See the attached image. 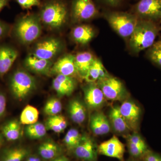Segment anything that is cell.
Instances as JSON below:
<instances>
[{
  "label": "cell",
  "instance_id": "7bdbcfd3",
  "mask_svg": "<svg viewBox=\"0 0 161 161\" xmlns=\"http://www.w3.org/2000/svg\"><path fill=\"white\" fill-rule=\"evenodd\" d=\"M3 143H4V139H3V136L2 134H0V150L3 147Z\"/></svg>",
  "mask_w": 161,
  "mask_h": 161
},
{
  "label": "cell",
  "instance_id": "f35d334b",
  "mask_svg": "<svg viewBox=\"0 0 161 161\" xmlns=\"http://www.w3.org/2000/svg\"><path fill=\"white\" fill-rule=\"evenodd\" d=\"M8 27L6 24L0 22V38L4 36L7 31Z\"/></svg>",
  "mask_w": 161,
  "mask_h": 161
},
{
  "label": "cell",
  "instance_id": "e0dca14e",
  "mask_svg": "<svg viewBox=\"0 0 161 161\" xmlns=\"http://www.w3.org/2000/svg\"><path fill=\"white\" fill-rule=\"evenodd\" d=\"M90 126L92 132L96 136L105 135L111 130L109 120L102 112L92 114L90 119Z\"/></svg>",
  "mask_w": 161,
  "mask_h": 161
},
{
  "label": "cell",
  "instance_id": "cb8c5ba5",
  "mask_svg": "<svg viewBox=\"0 0 161 161\" xmlns=\"http://www.w3.org/2000/svg\"><path fill=\"white\" fill-rule=\"evenodd\" d=\"M30 150L22 147L7 148L0 154V161H23L29 155Z\"/></svg>",
  "mask_w": 161,
  "mask_h": 161
},
{
  "label": "cell",
  "instance_id": "b9f144b4",
  "mask_svg": "<svg viewBox=\"0 0 161 161\" xmlns=\"http://www.w3.org/2000/svg\"><path fill=\"white\" fill-rule=\"evenodd\" d=\"M25 161H41V160L38 157L31 156L27 158Z\"/></svg>",
  "mask_w": 161,
  "mask_h": 161
},
{
  "label": "cell",
  "instance_id": "8fae6325",
  "mask_svg": "<svg viewBox=\"0 0 161 161\" xmlns=\"http://www.w3.org/2000/svg\"><path fill=\"white\" fill-rule=\"evenodd\" d=\"M93 139L82 136L80 142L73 150L76 158L83 161H97L98 150Z\"/></svg>",
  "mask_w": 161,
  "mask_h": 161
},
{
  "label": "cell",
  "instance_id": "7402d4cb",
  "mask_svg": "<svg viewBox=\"0 0 161 161\" xmlns=\"http://www.w3.org/2000/svg\"><path fill=\"white\" fill-rule=\"evenodd\" d=\"M109 120L113 130L117 133L122 134L130 130L121 114L119 107L116 106L111 108L109 113Z\"/></svg>",
  "mask_w": 161,
  "mask_h": 161
},
{
  "label": "cell",
  "instance_id": "ee69618b",
  "mask_svg": "<svg viewBox=\"0 0 161 161\" xmlns=\"http://www.w3.org/2000/svg\"></svg>",
  "mask_w": 161,
  "mask_h": 161
},
{
  "label": "cell",
  "instance_id": "d4e9b609",
  "mask_svg": "<svg viewBox=\"0 0 161 161\" xmlns=\"http://www.w3.org/2000/svg\"><path fill=\"white\" fill-rule=\"evenodd\" d=\"M61 151L60 146L52 141L42 143L38 148L40 156L45 160H53L60 155Z\"/></svg>",
  "mask_w": 161,
  "mask_h": 161
},
{
  "label": "cell",
  "instance_id": "603a6c76",
  "mask_svg": "<svg viewBox=\"0 0 161 161\" xmlns=\"http://www.w3.org/2000/svg\"><path fill=\"white\" fill-rule=\"evenodd\" d=\"M69 113L71 120L78 125L83 124L86 118L85 106L79 99H73L70 102Z\"/></svg>",
  "mask_w": 161,
  "mask_h": 161
},
{
  "label": "cell",
  "instance_id": "44dd1931",
  "mask_svg": "<svg viewBox=\"0 0 161 161\" xmlns=\"http://www.w3.org/2000/svg\"><path fill=\"white\" fill-rule=\"evenodd\" d=\"M109 75L101 61L96 58L90 67L84 79L88 83H96L98 80Z\"/></svg>",
  "mask_w": 161,
  "mask_h": 161
},
{
  "label": "cell",
  "instance_id": "30bf717a",
  "mask_svg": "<svg viewBox=\"0 0 161 161\" xmlns=\"http://www.w3.org/2000/svg\"><path fill=\"white\" fill-rule=\"evenodd\" d=\"M97 150L98 154L124 161L125 145L115 136L98 145Z\"/></svg>",
  "mask_w": 161,
  "mask_h": 161
},
{
  "label": "cell",
  "instance_id": "4fadbf2b",
  "mask_svg": "<svg viewBox=\"0 0 161 161\" xmlns=\"http://www.w3.org/2000/svg\"><path fill=\"white\" fill-rule=\"evenodd\" d=\"M121 114L131 130H136L141 118V108L131 101H125L119 107Z\"/></svg>",
  "mask_w": 161,
  "mask_h": 161
},
{
  "label": "cell",
  "instance_id": "7a4b0ae2",
  "mask_svg": "<svg viewBox=\"0 0 161 161\" xmlns=\"http://www.w3.org/2000/svg\"><path fill=\"white\" fill-rule=\"evenodd\" d=\"M41 23L52 29L61 28L70 16V9L64 0H48L41 6L39 14Z\"/></svg>",
  "mask_w": 161,
  "mask_h": 161
},
{
  "label": "cell",
  "instance_id": "4316f807",
  "mask_svg": "<svg viewBox=\"0 0 161 161\" xmlns=\"http://www.w3.org/2000/svg\"><path fill=\"white\" fill-rule=\"evenodd\" d=\"M67 125L65 117L60 115L49 116L47 119L45 125L47 130H51L56 133L63 132Z\"/></svg>",
  "mask_w": 161,
  "mask_h": 161
},
{
  "label": "cell",
  "instance_id": "5b68a950",
  "mask_svg": "<svg viewBox=\"0 0 161 161\" xmlns=\"http://www.w3.org/2000/svg\"><path fill=\"white\" fill-rule=\"evenodd\" d=\"M9 86L14 98L22 101L36 89V82L34 77L28 72L19 69L11 76Z\"/></svg>",
  "mask_w": 161,
  "mask_h": 161
},
{
  "label": "cell",
  "instance_id": "4dcf8cb0",
  "mask_svg": "<svg viewBox=\"0 0 161 161\" xmlns=\"http://www.w3.org/2000/svg\"><path fill=\"white\" fill-rule=\"evenodd\" d=\"M47 129L45 125L41 123L28 125L26 128V135L31 139H38L46 135Z\"/></svg>",
  "mask_w": 161,
  "mask_h": 161
},
{
  "label": "cell",
  "instance_id": "d590c367",
  "mask_svg": "<svg viewBox=\"0 0 161 161\" xmlns=\"http://www.w3.org/2000/svg\"><path fill=\"white\" fill-rule=\"evenodd\" d=\"M128 144L135 145H142L147 144L142 137L136 134H132L129 136L128 138Z\"/></svg>",
  "mask_w": 161,
  "mask_h": 161
},
{
  "label": "cell",
  "instance_id": "7c38bea8",
  "mask_svg": "<svg viewBox=\"0 0 161 161\" xmlns=\"http://www.w3.org/2000/svg\"><path fill=\"white\" fill-rule=\"evenodd\" d=\"M52 75L79 78L75 65V56L67 54L58 59L52 67L50 75Z\"/></svg>",
  "mask_w": 161,
  "mask_h": 161
},
{
  "label": "cell",
  "instance_id": "1f68e13d",
  "mask_svg": "<svg viewBox=\"0 0 161 161\" xmlns=\"http://www.w3.org/2000/svg\"><path fill=\"white\" fill-rule=\"evenodd\" d=\"M62 109L61 102L58 98H50L47 102L43 108V112L46 115L49 116L59 115Z\"/></svg>",
  "mask_w": 161,
  "mask_h": 161
},
{
  "label": "cell",
  "instance_id": "5bb4252c",
  "mask_svg": "<svg viewBox=\"0 0 161 161\" xmlns=\"http://www.w3.org/2000/svg\"><path fill=\"white\" fill-rule=\"evenodd\" d=\"M83 90L85 102L89 108L97 109L103 105L106 98L96 83H88Z\"/></svg>",
  "mask_w": 161,
  "mask_h": 161
},
{
  "label": "cell",
  "instance_id": "ab89813d",
  "mask_svg": "<svg viewBox=\"0 0 161 161\" xmlns=\"http://www.w3.org/2000/svg\"><path fill=\"white\" fill-rule=\"evenodd\" d=\"M11 0H0V11L4 7L8 6Z\"/></svg>",
  "mask_w": 161,
  "mask_h": 161
},
{
  "label": "cell",
  "instance_id": "3957f363",
  "mask_svg": "<svg viewBox=\"0 0 161 161\" xmlns=\"http://www.w3.org/2000/svg\"><path fill=\"white\" fill-rule=\"evenodd\" d=\"M102 14L117 35L121 37L128 40L134 31L139 19L135 14L130 12L104 9Z\"/></svg>",
  "mask_w": 161,
  "mask_h": 161
},
{
  "label": "cell",
  "instance_id": "ac0fdd59",
  "mask_svg": "<svg viewBox=\"0 0 161 161\" xmlns=\"http://www.w3.org/2000/svg\"><path fill=\"white\" fill-rule=\"evenodd\" d=\"M95 36V32L93 27L86 24L75 26L71 31L72 39L76 43L81 45L89 43Z\"/></svg>",
  "mask_w": 161,
  "mask_h": 161
},
{
  "label": "cell",
  "instance_id": "d6a6232c",
  "mask_svg": "<svg viewBox=\"0 0 161 161\" xmlns=\"http://www.w3.org/2000/svg\"><path fill=\"white\" fill-rule=\"evenodd\" d=\"M128 147L130 155L134 158L143 157V156L149 150L147 144L135 145L128 144Z\"/></svg>",
  "mask_w": 161,
  "mask_h": 161
},
{
  "label": "cell",
  "instance_id": "e575fe53",
  "mask_svg": "<svg viewBox=\"0 0 161 161\" xmlns=\"http://www.w3.org/2000/svg\"><path fill=\"white\" fill-rule=\"evenodd\" d=\"M17 3L23 9H29L34 6L41 5L40 0H16Z\"/></svg>",
  "mask_w": 161,
  "mask_h": 161
},
{
  "label": "cell",
  "instance_id": "9a60e30c",
  "mask_svg": "<svg viewBox=\"0 0 161 161\" xmlns=\"http://www.w3.org/2000/svg\"><path fill=\"white\" fill-rule=\"evenodd\" d=\"M76 86L75 78L62 75H57L52 83L53 89L60 97L71 95Z\"/></svg>",
  "mask_w": 161,
  "mask_h": 161
},
{
  "label": "cell",
  "instance_id": "6da1fadb",
  "mask_svg": "<svg viewBox=\"0 0 161 161\" xmlns=\"http://www.w3.org/2000/svg\"><path fill=\"white\" fill-rule=\"evenodd\" d=\"M160 28L158 23L139 19L134 31L129 39L130 51L133 53L138 54L148 49L155 42Z\"/></svg>",
  "mask_w": 161,
  "mask_h": 161
},
{
  "label": "cell",
  "instance_id": "f1b7e54d",
  "mask_svg": "<svg viewBox=\"0 0 161 161\" xmlns=\"http://www.w3.org/2000/svg\"><path fill=\"white\" fill-rule=\"evenodd\" d=\"M146 57L153 64L161 69V40L155 41L147 49Z\"/></svg>",
  "mask_w": 161,
  "mask_h": 161
},
{
  "label": "cell",
  "instance_id": "52a82bcc",
  "mask_svg": "<svg viewBox=\"0 0 161 161\" xmlns=\"http://www.w3.org/2000/svg\"><path fill=\"white\" fill-rule=\"evenodd\" d=\"M130 12L139 19L161 23V0H139L132 6Z\"/></svg>",
  "mask_w": 161,
  "mask_h": 161
},
{
  "label": "cell",
  "instance_id": "277c9868",
  "mask_svg": "<svg viewBox=\"0 0 161 161\" xmlns=\"http://www.w3.org/2000/svg\"><path fill=\"white\" fill-rule=\"evenodd\" d=\"M15 36L23 44H29L36 40L42 32L39 14H29L18 19L14 27Z\"/></svg>",
  "mask_w": 161,
  "mask_h": 161
},
{
  "label": "cell",
  "instance_id": "2e32d148",
  "mask_svg": "<svg viewBox=\"0 0 161 161\" xmlns=\"http://www.w3.org/2000/svg\"><path fill=\"white\" fill-rule=\"evenodd\" d=\"M53 62L51 60H45L29 55L24 60L25 67L31 71L42 75H50Z\"/></svg>",
  "mask_w": 161,
  "mask_h": 161
},
{
  "label": "cell",
  "instance_id": "8992f818",
  "mask_svg": "<svg viewBox=\"0 0 161 161\" xmlns=\"http://www.w3.org/2000/svg\"><path fill=\"white\" fill-rule=\"evenodd\" d=\"M69 9L70 17L75 23L94 19L101 14L94 0H73Z\"/></svg>",
  "mask_w": 161,
  "mask_h": 161
},
{
  "label": "cell",
  "instance_id": "83f0119b",
  "mask_svg": "<svg viewBox=\"0 0 161 161\" xmlns=\"http://www.w3.org/2000/svg\"><path fill=\"white\" fill-rule=\"evenodd\" d=\"M39 112L36 108L31 105H27L22 111L20 117L22 125H32L37 122Z\"/></svg>",
  "mask_w": 161,
  "mask_h": 161
},
{
  "label": "cell",
  "instance_id": "74e56055",
  "mask_svg": "<svg viewBox=\"0 0 161 161\" xmlns=\"http://www.w3.org/2000/svg\"><path fill=\"white\" fill-rule=\"evenodd\" d=\"M6 108V98L3 93H0V119L5 114Z\"/></svg>",
  "mask_w": 161,
  "mask_h": 161
},
{
  "label": "cell",
  "instance_id": "9c48e42d",
  "mask_svg": "<svg viewBox=\"0 0 161 161\" xmlns=\"http://www.w3.org/2000/svg\"><path fill=\"white\" fill-rule=\"evenodd\" d=\"M63 44L59 39L47 38L36 44L31 54L42 59L51 60L60 53Z\"/></svg>",
  "mask_w": 161,
  "mask_h": 161
},
{
  "label": "cell",
  "instance_id": "836d02e7",
  "mask_svg": "<svg viewBox=\"0 0 161 161\" xmlns=\"http://www.w3.org/2000/svg\"><path fill=\"white\" fill-rule=\"evenodd\" d=\"M105 9H113L119 8L123 4L124 0H96Z\"/></svg>",
  "mask_w": 161,
  "mask_h": 161
},
{
  "label": "cell",
  "instance_id": "ba28073f",
  "mask_svg": "<svg viewBox=\"0 0 161 161\" xmlns=\"http://www.w3.org/2000/svg\"><path fill=\"white\" fill-rule=\"evenodd\" d=\"M105 97L112 101L124 100L128 95L124 84L118 78L111 75L96 82Z\"/></svg>",
  "mask_w": 161,
  "mask_h": 161
},
{
  "label": "cell",
  "instance_id": "ffe728a7",
  "mask_svg": "<svg viewBox=\"0 0 161 161\" xmlns=\"http://www.w3.org/2000/svg\"><path fill=\"white\" fill-rule=\"evenodd\" d=\"M95 58L89 52H80L75 56V65L79 78L84 79Z\"/></svg>",
  "mask_w": 161,
  "mask_h": 161
},
{
  "label": "cell",
  "instance_id": "484cf974",
  "mask_svg": "<svg viewBox=\"0 0 161 161\" xmlns=\"http://www.w3.org/2000/svg\"><path fill=\"white\" fill-rule=\"evenodd\" d=\"M20 121L13 119L9 121L2 127V134L3 137L9 142L18 140L22 134V127Z\"/></svg>",
  "mask_w": 161,
  "mask_h": 161
},
{
  "label": "cell",
  "instance_id": "8d00e7d4",
  "mask_svg": "<svg viewBox=\"0 0 161 161\" xmlns=\"http://www.w3.org/2000/svg\"><path fill=\"white\" fill-rule=\"evenodd\" d=\"M143 157L144 161H161V155L149 150Z\"/></svg>",
  "mask_w": 161,
  "mask_h": 161
},
{
  "label": "cell",
  "instance_id": "f546056e",
  "mask_svg": "<svg viewBox=\"0 0 161 161\" xmlns=\"http://www.w3.org/2000/svg\"><path fill=\"white\" fill-rule=\"evenodd\" d=\"M82 136L76 129H71L67 132L64 138V145L69 150L73 151L78 146Z\"/></svg>",
  "mask_w": 161,
  "mask_h": 161
},
{
  "label": "cell",
  "instance_id": "d6986e66",
  "mask_svg": "<svg viewBox=\"0 0 161 161\" xmlns=\"http://www.w3.org/2000/svg\"><path fill=\"white\" fill-rule=\"evenodd\" d=\"M18 56L17 51L12 47H0V76H3L8 72Z\"/></svg>",
  "mask_w": 161,
  "mask_h": 161
},
{
  "label": "cell",
  "instance_id": "60d3db41",
  "mask_svg": "<svg viewBox=\"0 0 161 161\" xmlns=\"http://www.w3.org/2000/svg\"><path fill=\"white\" fill-rule=\"evenodd\" d=\"M52 161H70L69 159L65 156L60 155Z\"/></svg>",
  "mask_w": 161,
  "mask_h": 161
}]
</instances>
